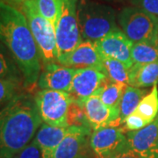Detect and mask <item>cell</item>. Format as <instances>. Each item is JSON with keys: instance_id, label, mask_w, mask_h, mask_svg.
I'll return each mask as SVG.
<instances>
[{"instance_id": "cell-1", "label": "cell", "mask_w": 158, "mask_h": 158, "mask_svg": "<svg viewBox=\"0 0 158 158\" xmlns=\"http://www.w3.org/2000/svg\"><path fill=\"white\" fill-rule=\"evenodd\" d=\"M0 41L21 71L24 88L28 91L34 89L42 69L36 42L24 13L3 0H0Z\"/></svg>"}, {"instance_id": "cell-2", "label": "cell", "mask_w": 158, "mask_h": 158, "mask_svg": "<svg viewBox=\"0 0 158 158\" xmlns=\"http://www.w3.org/2000/svg\"><path fill=\"white\" fill-rule=\"evenodd\" d=\"M43 123L28 90H21L0 109V158H12L35 136Z\"/></svg>"}, {"instance_id": "cell-3", "label": "cell", "mask_w": 158, "mask_h": 158, "mask_svg": "<svg viewBox=\"0 0 158 158\" xmlns=\"http://www.w3.org/2000/svg\"><path fill=\"white\" fill-rule=\"evenodd\" d=\"M77 17L83 40L97 42L118 28L113 7L93 0H77Z\"/></svg>"}, {"instance_id": "cell-4", "label": "cell", "mask_w": 158, "mask_h": 158, "mask_svg": "<svg viewBox=\"0 0 158 158\" xmlns=\"http://www.w3.org/2000/svg\"><path fill=\"white\" fill-rule=\"evenodd\" d=\"M9 4L19 9L27 18L38 48L42 67L52 63H58L56 30L48 19L40 15L35 1L11 0L9 1Z\"/></svg>"}, {"instance_id": "cell-5", "label": "cell", "mask_w": 158, "mask_h": 158, "mask_svg": "<svg viewBox=\"0 0 158 158\" xmlns=\"http://www.w3.org/2000/svg\"><path fill=\"white\" fill-rule=\"evenodd\" d=\"M77 0H62L56 27L57 61L62 65L83 41L77 17Z\"/></svg>"}, {"instance_id": "cell-6", "label": "cell", "mask_w": 158, "mask_h": 158, "mask_svg": "<svg viewBox=\"0 0 158 158\" xmlns=\"http://www.w3.org/2000/svg\"><path fill=\"white\" fill-rule=\"evenodd\" d=\"M121 31L133 42L158 43V19L135 6H127L117 17Z\"/></svg>"}, {"instance_id": "cell-7", "label": "cell", "mask_w": 158, "mask_h": 158, "mask_svg": "<svg viewBox=\"0 0 158 158\" xmlns=\"http://www.w3.org/2000/svg\"><path fill=\"white\" fill-rule=\"evenodd\" d=\"M34 99L44 123L55 127H69L67 113L71 99L68 92L40 90L34 94Z\"/></svg>"}, {"instance_id": "cell-8", "label": "cell", "mask_w": 158, "mask_h": 158, "mask_svg": "<svg viewBox=\"0 0 158 158\" xmlns=\"http://www.w3.org/2000/svg\"><path fill=\"white\" fill-rule=\"evenodd\" d=\"M126 134L122 125L106 126L93 130L90 135L91 151L98 158L116 156L127 148Z\"/></svg>"}, {"instance_id": "cell-9", "label": "cell", "mask_w": 158, "mask_h": 158, "mask_svg": "<svg viewBox=\"0 0 158 158\" xmlns=\"http://www.w3.org/2000/svg\"><path fill=\"white\" fill-rule=\"evenodd\" d=\"M111 80L100 70L93 68L78 69L69 91L71 101L84 105L93 95H98L102 88Z\"/></svg>"}, {"instance_id": "cell-10", "label": "cell", "mask_w": 158, "mask_h": 158, "mask_svg": "<svg viewBox=\"0 0 158 158\" xmlns=\"http://www.w3.org/2000/svg\"><path fill=\"white\" fill-rule=\"evenodd\" d=\"M127 148L143 158H158V114L146 127L126 134Z\"/></svg>"}, {"instance_id": "cell-11", "label": "cell", "mask_w": 158, "mask_h": 158, "mask_svg": "<svg viewBox=\"0 0 158 158\" xmlns=\"http://www.w3.org/2000/svg\"><path fill=\"white\" fill-rule=\"evenodd\" d=\"M102 57H108L123 62L127 68L134 65L132 60L133 42L121 29L117 28L96 42Z\"/></svg>"}, {"instance_id": "cell-12", "label": "cell", "mask_w": 158, "mask_h": 158, "mask_svg": "<svg viewBox=\"0 0 158 158\" xmlns=\"http://www.w3.org/2000/svg\"><path fill=\"white\" fill-rule=\"evenodd\" d=\"M92 130L87 127H69V132L56 148L53 158H87L90 148V135Z\"/></svg>"}, {"instance_id": "cell-13", "label": "cell", "mask_w": 158, "mask_h": 158, "mask_svg": "<svg viewBox=\"0 0 158 158\" xmlns=\"http://www.w3.org/2000/svg\"><path fill=\"white\" fill-rule=\"evenodd\" d=\"M77 70L59 63L46 65L42 67L37 85L40 90H59L69 93Z\"/></svg>"}, {"instance_id": "cell-14", "label": "cell", "mask_w": 158, "mask_h": 158, "mask_svg": "<svg viewBox=\"0 0 158 158\" xmlns=\"http://www.w3.org/2000/svg\"><path fill=\"white\" fill-rule=\"evenodd\" d=\"M90 129L97 130L106 126H120L119 111L106 106L98 95H93L83 105Z\"/></svg>"}, {"instance_id": "cell-15", "label": "cell", "mask_w": 158, "mask_h": 158, "mask_svg": "<svg viewBox=\"0 0 158 158\" xmlns=\"http://www.w3.org/2000/svg\"><path fill=\"white\" fill-rule=\"evenodd\" d=\"M66 67L82 69H97L105 73L102 62V56L98 48L96 42L83 40L75 50L69 55L62 64Z\"/></svg>"}, {"instance_id": "cell-16", "label": "cell", "mask_w": 158, "mask_h": 158, "mask_svg": "<svg viewBox=\"0 0 158 158\" xmlns=\"http://www.w3.org/2000/svg\"><path fill=\"white\" fill-rule=\"evenodd\" d=\"M69 127H55L42 123L37 130L34 141L41 151L42 158H53L54 154L69 132Z\"/></svg>"}, {"instance_id": "cell-17", "label": "cell", "mask_w": 158, "mask_h": 158, "mask_svg": "<svg viewBox=\"0 0 158 158\" xmlns=\"http://www.w3.org/2000/svg\"><path fill=\"white\" fill-rule=\"evenodd\" d=\"M158 84V61L147 64H134L129 69L128 85L148 88Z\"/></svg>"}, {"instance_id": "cell-18", "label": "cell", "mask_w": 158, "mask_h": 158, "mask_svg": "<svg viewBox=\"0 0 158 158\" xmlns=\"http://www.w3.org/2000/svg\"><path fill=\"white\" fill-rule=\"evenodd\" d=\"M0 79L12 82L24 88V77L11 53L0 41Z\"/></svg>"}, {"instance_id": "cell-19", "label": "cell", "mask_w": 158, "mask_h": 158, "mask_svg": "<svg viewBox=\"0 0 158 158\" xmlns=\"http://www.w3.org/2000/svg\"><path fill=\"white\" fill-rule=\"evenodd\" d=\"M148 93L145 89L128 85L119 104V118L123 121L128 115L135 112L142 98Z\"/></svg>"}, {"instance_id": "cell-20", "label": "cell", "mask_w": 158, "mask_h": 158, "mask_svg": "<svg viewBox=\"0 0 158 158\" xmlns=\"http://www.w3.org/2000/svg\"><path fill=\"white\" fill-rule=\"evenodd\" d=\"M127 86L128 85L127 84L110 81L102 88L98 95L106 106L119 111V104Z\"/></svg>"}, {"instance_id": "cell-21", "label": "cell", "mask_w": 158, "mask_h": 158, "mask_svg": "<svg viewBox=\"0 0 158 158\" xmlns=\"http://www.w3.org/2000/svg\"><path fill=\"white\" fill-rule=\"evenodd\" d=\"M134 64H147L158 61V43L137 42L132 47Z\"/></svg>"}, {"instance_id": "cell-22", "label": "cell", "mask_w": 158, "mask_h": 158, "mask_svg": "<svg viewBox=\"0 0 158 158\" xmlns=\"http://www.w3.org/2000/svg\"><path fill=\"white\" fill-rule=\"evenodd\" d=\"M102 62L105 69V74L112 82L128 85L129 68H127L123 62L108 57H102Z\"/></svg>"}, {"instance_id": "cell-23", "label": "cell", "mask_w": 158, "mask_h": 158, "mask_svg": "<svg viewBox=\"0 0 158 158\" xmlns=\"http://www.w3.org/2000/svg\"><path fill=\"white\" fill-rule=\"evenodd\" d=\"M136 112L147 119L150 123L158 114V88L157 85L152 86V89L148 92L138 105Z\"/></svg>"}, {"instance_id": "cell-24", "label": "cell", "mask_w": 158, "mask_h": 158, "mask_svg": "<svg viewBox=\"0 0 158 158\" xmlns=\"http://www.w3.org/2000/svg\"><path fill=\"white\" fill-rule=\"evenodd\" d=\"M41 16L48 19L55 27L61 13L62 0H34Z\"/></svg>"}, {"instance_id": "cell-25", "label": "cell", "mask_w": 158, "mask_h": 158, "mask_svg": "<svg viewBox=\"0 0 158 158\" xmlns=\"http://www.w3.org/2000/svg\"><path fill=\"white\" fill-rule=\"evenodd\" d=\"M67 124L69 127H87L90 129L82 105L73 101L70 102L67 113Z\"/></svg>"}, {"instance_id": "cell-26", "label": "cell", "mask_w": 158, "mask_h": 158, "mask_svg": "<svg viewBox=\"0 0 158 158\" xmlns=\"http://www.w3.org/2000/svg\"><path fill=\"white\" fill-rule=\"evenodd\" d=\"M22 86L0 79V109L21 91Z\"/></svg>"}, {"instance_id": "cell-27", "label": "cell", "mask_w": 158, "mask_h": 158, "mask_svg": "<svg viewBox=\"0 0 158 158\" xmlns=\"http://www.w3.org/2000/svg\"><path fill=\"white\" fill-rule=\"evenodd\" d=\"M148 124H149V122L147 119L143 116H141L140 113H137L136 111L128 115L122 121V127L127 133L141 129Z\"/></svg>"}, {"instance_id": "cell-28", "label": "cell", "mask_w": 158, "mask_h": 158, "mask_svg": "<svg viewBox=\"0 0 158 158\" xmlns=\"http://www.w3.org/2000/svg\"><path fill=\"white\" fill-rule=\"evenodd\" d=\"M133 6L147 11L158 19V0H130Z\"/></svg>"}, {"instance_id": "cell-29", "label": "cell", "mask_w": 158, "mask_h": 158, "mask_svg": "<svg viewBox=\"0 0 158 158\" xmlns=\"http://www.w3.org/2000/svg\"><path fill=\"white\" fill-rule=\"evenodd\" d=\"M12 158H42V156L39 146L33 139L28 145H27Z\"/></svg>"}, {"instance_id": "cell-30", "label": "cell", "mask_w": 158, "mask_h": 158, "mask_svg": "<svg viewBox=\"0 0 158 158\" xmlns=\"http://www.w3.org/2000/svg\"><path fill=\"white\" fill-rule=\"evenodd\" d=\"M115 156H116V158H143L140 156L139 155H137L136 153L133 152L132 150L128 149L127 148L124 149L123 151L117 154Z\"/></svg>"}, {"instance_id": "cell-31", "label": "cell", "mask_w": 158, "mask_h": 158, "mask_svg": "<svg viewBox=\"0 0 158 158\" xmlns=\"http://www.w3.org/2000/svg\"><path fill=\"white\" fill-rule=\"evenodd\" d=\"M103 158H116L115 156H106V157H103Z\"/></svg>"}, {"instance_id": "cell-32", "label": "cell", "mask_w": 158, "mask_h": 158, "mask_svg": "<svg viewBox=\"0 0 158 158\" xmlns=\"http://www.w3.org/2000/svg\"><path fill=\"white\" fill-rule=\"evenodd\" d=\"M106 1H113V0H106Z\"/></svg>"}, {"instance_id": "cell-33", "label": "cell", "mask_w": 158, "mask_h": 158, "mask_svg": "<svg viewBox=\"0 0 158 158\" xmlns=\"http://www.w3.org/2000/svg\"><path fill=\"white\" fill-rule=\"evenodd\" d=\"M8 1H11V0H8Z\"/></svg>"}]
</instances>
